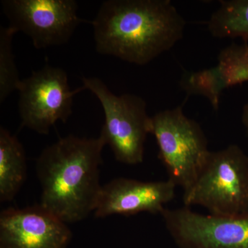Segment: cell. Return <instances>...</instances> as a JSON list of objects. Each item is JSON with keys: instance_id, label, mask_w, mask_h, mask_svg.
I'll return each instance as SVG.
<instances>
[{"instance_id": "4", "label": "cell", "mask_w": 248, "mask_h": 248, "mask_svg": "<svg viewBox=\"0 0 248 248\" xmlns=\"http://www.w3.org/2000/svg\"><path fill=\"white\" fill-rule=\"evenodd\" d=\"M159 159L169 179L187 192L203 169L210 151L200 124L185 115L182 107L157 112L151 117Z\"/></svg>"}, {"instance_id": "3", "label": "cell", "mask_w": 248, "mask_h": 248, "mask_svg": "<svg viewBox=\"0 0 248 248\" xmlns=\"http://www.w3.org/2000/svg\"><path fill=\"white\" fill-rule=\"evenodd\" d=\"M186 207L200 205L212 215L248 213V155L237 145L210 151L195 184L183 196Z\"/></svg>"}, {"instance_id": "2", "label": "cell", "mask_w": 248, "mask_h": 248, "mask_svg": "<svg viewBox=\"0 0 248 248\" xmlns=\"http://www.w3.org/2000/svg\"><path fill=\"white\" fill-rule=\"evenodd\" d=\"M106 145L101 135H70L44 149L35 166L40 205L68 224L94 213L102 187L99 176Z\"/></svg>"}, {"instance_id": "12", "label": "cell", "mask_w": 248, "mask_h": 248, "mask_svg": "<svg viewBox=\"0 0 248 248\" xmlns=\"http://www.w3.org/2000/svg\"><path fill=\"white\" fill-rule=\"evenodd\" d=\"M208 29L217 38L248 40V0H222L212 14Z\"/></svg>"}, {"instance_id": "1", "label": "cell", "mask_w": 248, "mask_h": 248, "mask_svg": "<svg viewBox=\"0 0 248 248\" xmlns=\"http://www.w3.org/2000/svg\"><path fill=\"white\" fill-rule=\"evenodd\" d=\"M90 23L98 53L140 66L182 40L186 24L170 0H107Z\"/></svg>"}, {"instance_id": "9", "label": "cell", "mask_w": 248, "mask_h": 248, "mask_svg": "<svg viewBox=\"0 0 248 248\" xmlns=\"http://www.w3.org/2000/svg\"><path fill=\"white\" fill-rule=\"evenodd\" d=\"M71 237L68 223L40 204L0 215V248H67Z\"/></svg>"}, {"instance_id": "14", "label": "cell", "mask_w": 248, "mask_h": 248, "mask_svg": "<svg viewBox=\"0 0 248 248\" xmlns=\"http://www.w3.org/2000/svg\"><path fill=\"white\" fill-rule=\"evenodd\" d=\"M16 33L11 27H0V104L14 91H18L22 81L12 50L13 38Z\"/></svg>"}, {"instance_id": "16", "label": "cell", "mask_w": 248, "mask_h": 248, "mask_svg": "<svg viewBox=\"0 0 248 248\" xmlns=\"http://www.w3.org/2000/svg\"><path fill=\"white\" fill-rule=\"evenodd\" d=\"M242 122L246 128L248 137V103L244 106V108H243Z\"/></svg>"}, {"instance_id": "7", "label": "cell", "mask_w": 248, "mask_h": 248, "mask_svg": "<svg viewBox=\"0 0 248 248\" xmlns=\"http://www.w3.org/2000/svg\"><path fill=\"white\" fill-rule=\"evenodd\" d=\"M1 4L9 27L29 36L37 49L65 45L81 23L90 22L78 16L75 0H2Z\"/></svg>"}, {"instance_id": "6", "label": "cell", "mask_w": 248, "mask_h": 248, "mask_svg": "<svg viewBox=\"0 0 248 248\" xmlns=\"http://www.w3.org/2000/svg\"><path fill=\"white\" fill-rule=\"evenodd\" d=\"M86 90H71L64 70L46 65L32 71L19 85L21 124L40 135H46L58 121L66 123L73 113V98Z\"/></svg>"}, {"instance_id": "13", "label": "cell", "mask_w": 248, "mask_h": 248, "mask_svg": "<svg viewBox=\"0 0 248 248\" xmlns=\"http://www.w3.org/2000/svg\"><path fill=\"white\" fill-rule=\"evenodd\" d=\"M179 85L187 94H199L206 97L216 110L219 107L222 93L228 89L217 66L197 72H186Z\"/></svg>"}, {"instance_id": "11", "label": "cell", "mask_w": 248, "mask_h": 248, "mask_svg": "<svg viewBox=\"0 0 248 248\" xmlns=\"http://www.w3.org/2000/svg\"><path fill=\"white\" fill-rule=\"evenodd\" d=\"M25 151L16 135L0 128V202H11L27 179Z\"/></svg>"}, {"instance_id": "10", "label": "cell", "mask_w": 248, "mask_h": 248, "mask_svg": "<svg viewBox=\"0 0 248 248\" xmlns=\"http://www.w3.org/2000/svg\"><path fill=\"white\" fill-rule=\"evenodd\" d=\"M176 187L169 179L141 182L117 178L102 186L94 216L104 218L110 215L130 216L141 213L161 215L166 209L165 205L175 197Z\"/></svg>"}, {"instance_id": "5", "label": "cell", "mask_w": 248, "mask_h": 248, "mask_svg": "<svg viewBox=\"0 0 248 248\" xmlns=\"http://www.w3.org/2000/svg\"><path fill=\"white\" fill-rule=\"evenodd\" d=\"M83 86L102 104L105 123L100 135L110 147L115 159L124 164H141L147 135L151 134V117L146 101L133 94L116 95L98 78H82Z\"/></svg>"}, {"instance_id": "8", "label": "cell", "mask_w": 248, "mask_h": 248, "mask_svg": "<svg viewBox=\"0 0 248 248\" xmlns=\"http://www.w3.org/2000/svg\"><path fill=\"white\" fill-rule=\"evenodd\" d=\"M161 215L179 248H248V213L205 215L184 206Z\"/></svg>"}, {"instance_id": "15", "label": "cell", "mask_w": 248, "mask_h": 248, "mask_svg": "<svg viewBox=\"0 0 248 248\" xmlns=\"http://www.w3.org/2000/svg\"><path fill=\"white\" fill-rule=\"evenodd\" d=\"M217 66L228 88L248 81V45L232 44L223 48Z\"/></svg>"}]
</instances>
